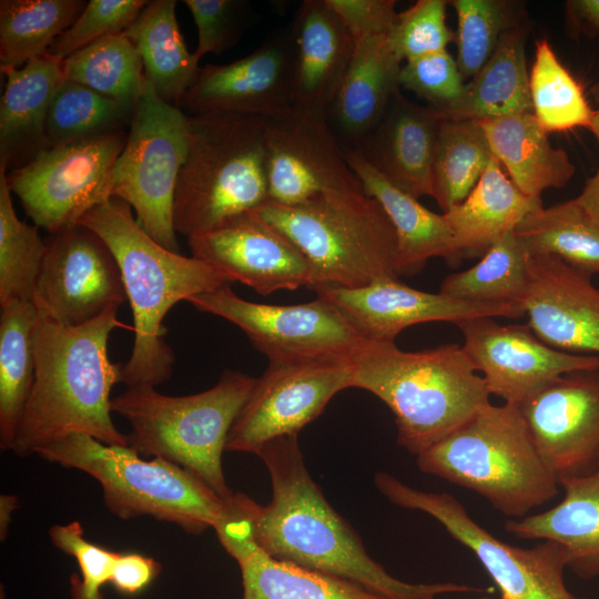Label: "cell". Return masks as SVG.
I'll return each instance as SVG.
<instances>
[{"mask_svg":"<svg viewBox=\"0 0 599 599\" xmlns=\"http://www.w3.org/2000/svg\"><path fill=\"white\" fill-rule=\"evenodd\" d=\"M78 224L98 234L112 251L132 309L134 344L122 366L121 383L128 388L162 384L171 377L175 359L165 341L167 312L181 301L231 282L206 262L156 243L120 199L95 205Z\"/></svg>","mask_w":599,"mask_h":599,"instance_id":"3","label":"cell"},{"mask_svg":"<svg viewBox=\"0 0 599 599\" xmlns=\"http://www.w3.org/2000/svg\"><path fill=\"white\" fill-rule=\"evenodd\" d=\"M529 258L511 231L496 241L478 263L445 277L439 293L465 302L522 306L530 284Z\"/></svg>","mask_w":599,"mask_h":599,"instance_id":"35","label":"cell"},{"mask_svg":"<svg viewBox=\"0 0 599 599\" xmlns=\"http://www.w3.org/2000/svg\"><path fill=\"white\" fill-rule=\"evenodd\" d=\"M591 95L596 103L593 116L589 131L596 136L599 144V82L591 88ZM576 201L587 211V213L599 222V167L597 173L590 177L576 197Z\"/></svg>","mask_w":599,"mask_h":599,"instance_id":"53","label":"cell"},{"mask_svg":"<svg viewBox=\"0 0 599 599\" xmlns=\"http://www.w3.org/2000/svg\"><path fill=\"white\" fill-rule=\"evenodd\" d=\"M402 62L387 35L355 41L353 57L326 113L344 149H357L377 126L399 92Z\"/></svg>","mask_w":599,"mask_h":599,"instance_id":"25","label":"cell"},{"mask_svg":"<svg viewBox=\"0 0 599 599\" xmlns=\"http://www.w3.org/2000/svg\"><path fill=\"white\" fill-rule=\"evenodd\" d=\"M37 454L97 479L105 506L121 519L151 516L201 534L213 527L222 506L223 498L194 473L159 457L144 460L130 446L71 434Z\"/></svg>","mask_w":599,"mask_h":599,"instance_id":"9","label":"cell"},{"mask_svg":"<svg viewBox=\"0 0 599 599\" xmlns=\"http://www.w3.org/2000/svg\"><path fill=\"white\" fill-rule=\"evenodd\" d=\"M39 311L32 301L1 305L0 446L11 450L35 373L34 328Z\"/></svg>","mask_w":599,"mask_h":599,"instance_id":"33","label":"cell"},{"mask_svg":"<svg viewBox=\"0 0 599 599\" xmlns=\"http://www.w3.org/2000/svg\"><path fill=\"white\" fill-rule=\"evenodd\" d=\"M19 502L17 496L1 495L0 497V539L3 541L7 537L8 528L12 519V514Z\"/></svg>","mask_w":599,"mask_h":599,"instance_id":"54","label":"cell"},{"mask_svg":"<svg viewBox=\"0 0 599 599\" xmlns=\"http://www.w3.org/2000/svg\"><path fill=\"white\" fill-rule=\"evenodd\" d=\"M32 302L50 319L80 326L128 301L110 247L77 224L50 234Z\"/></svg>","mask_w":599,"mask_h":599,"instance_id":"15","label":"cell"},{"mask_svg":"<svg viewBox=\"0 0 599 599\" xmlns=\"http://www.w3.org/2000/svg\"><path fill=\"white\" fill-rule=\"evenodd\" d=\"M479 599H491V598L488 596H484V597H480Z\"/></svg>","mask_w":599,"mask_h":599,"instance_id":"55","label":"cell"},{"mask_svg":"<svg viewBox=\"0 0 599 599\" xmlns=\"http://www.w3.org/2000/svg\"><path fill=\"white\" fill-rule=\"evenodd\" d=\"M529 90L532 113L546 132L589 129L593 109L581 85L560 62L550 43L544 39L536 42Z\"/></svg>","mask_w":599,"mask_h":599,"instance_id":"41","label":"cell"},{"mask_svg":"<svg viewBox=\"0 0 599 599\" xmlns=\"http://www.w3.org/2000/svg\"><path fill=\"white\" fill-rule=\"evenodd\" d=\"M145 0H90L78 19L51 44L48 53L64 60L111 33L125 31L145 7Z\"/></svg>","mask_w":599,"mask_h":599,"instance_id":"45","label":"cell"},{"mask_svg":"<svg viewBox=\"0 0 599 599\" xmlns=\"http://www.w3.org/2000/svg\"><path fill=\"white\" fill-rule=\"evenodd\" d=\"M49 536L58 549L74 557L79 565L81 577L71 576V599H103L101 588L110 582L119 552L88 541L79 521L55 525Z\"/></svg>","mask_w":599,"mask_h":599,"instance_id":"47","label":"cell"},{"mask_svg":"<svg viewBox=\"0 0 599 599\" xmlns=\"http://www.w3.org/2000/svg\"><path fill=\"white\" fill-rule=\"evenodd\" d=\"M45 250L38 226L17 216L6 171L0 169V305L32 301Z\"/></svg>","mask_w":599,"mask_h":599,"instance_id":"42","label":"cell"},{"mask_svg":"<svg viewBox=\"0 0 599 599\" xmlns=\"http://www.w3.org/2000/svg\"><path fill=\"white\" fill-rule=\"evenodd\" d=\"M352 361L268 362L229 432L225 450L257 455L272 440L298 436L338 392L352 387Z\"/></svg>","mask_w":599,"mask_h":599,"instance_id":"14","label":"cell"},{"mask_svg":"<svg viewBox=\"0 0 599 599\" xmlns=\"http://www.w3.org/2000/svg\"><path fill=\"white\" fill-rule=\"evenodd\" d=\"M197 29L193 52L200 61L207 53L234 47L254 21V11L244 0H184Z\"/></svg>","mask_w":599,"mask_h":599,"instance_id":"46","label":"cell"},{"mask_svg":"<svg viewBox=\"0 0 599 599\" xmlns=\"http://www.w3.org/2000/svg\"><path fill=\"white\" fill-rule=\"evenodd\" d=\"M418 468L485 498L512 519L558 494L559 483L517 405L491 403L417 455Z\"/></svg>","mask_w":599,"mask_h":599,"instance_id":"5","label":"cell"},{"mask_svg":"<svg viewBox=\"0 0 599 599\" xmlns=\"http://www.w3.org/2000/svg\"><path fill=\"white\" fill-rule=\"evenodd\" d=\"M251 213L305 257L312 275L309 290L355 288L398 278L394 227L363 186L324 193L297 206L266 202Z\"/></svg>","mask_w":599,"mask_h":599,"instance_id":"7","label":"cell"},{"mask_svg":"<svg viewBox=\"0 0 599 599\" xmlns=\"http://www.w3.org/2000/svg\"><path fill=\"white\" fill-rule=\"evenodd\" d=\"M529 30L528 16L506 30L493 55L465 83L458 99L443 110H435L438 116L481 121L532 112L526 61Z\"/></svg>","mask_w":599,"mask_h":599,"instance_id":"29","label":"cell"},{"mask_svg":"<svg viewBox=\"0 0 599 599\" xmlns=\"http://www.w3.org/2000/svg\"><path fill=\"white\" fill-rule=\"evenodd\" d=\"M266 174L267 202L283 206L362 187L326 118L294 108L267 120Z\"/></svg>","mask_w":599,"mask_h":599,"instance_id":"16","label":"cell"},{"mask_svg":"<svg viewBox=\"0 0 599 599\" xmlns=\"http://www.w3.org/2000/svg\"><path fill=\"white\" fill-rule=\"evenodd\" d=\"M256 378L226 369L204 392L167 396L155 387L128 388L112 397L111 410L132 427L129 446L139 455L176 464L200 477L221 498L232 490L222 468L229 432Z\"/></svg>","mask_w":599,"mask_h":599,"instance_id":"8","label":"cell"},{"mask_svg":"<svg viewBox=\"0 0 599 599\" xmlns=\"http://www.w3.org/2000/svg\"><path fill=\"white\" fill-rule=\"evenodd\" d=\"M518 407L558 483L599 470V369L565 374Z\"/></svg>","mask_w":599,"mask_h":599,"instance_id":"18","label":"cell"},{"mask_svg":"<svg viewBox=\"0 0 599 599\" xmlns=\"http://www.w3.org/2000/svg\"><path fill=\"white\" fill-rule=\"evenodd\" d=\"M238 566L242 599H379L349 581L272 558L263 549Z\"/></svg>","mask_w":599,"mask_h":599,"instance_id":"40","label":"cell"},{"mask_svg":"<svg viewBox=\"0 0 599 599\" xmlns=\"http://www.w3.org/2000/svg\"><path fill=\"white\" fill-rule=\"evenodd\" d=\"M529 271L522 306L536 336L559 351L599 355V288L591 275L552 255L530 256Z\"/></svg>","mask_w":599,"mask_h":599,"instance_id":"22","label":"cell"},{"mask_svg":"<svg viewBox=\"0 0 599 599\" xmlns=\"http://www.w3.org/2000/svg\"><path fill=\"white\" fill-rule=\"evenodd\" d=\"M197 311L236 325L268 362L352 361L367 342L327 300L273 305L246 301L230 284L191 297Z\"/></svg>","mask_w":599,"mask_h":599,"instance_id":"12","label":"cell"},{"mask_svg":"<svg viewBox=\"0 0 599 599\" xmlns=\"http://www.w3.org/2000/svg\"><path fill=\"white\" fill-rule=\"evenodd\" d=\"M457 16L454 42L464 80L471 79L495 52L502 34L527 16L521 2L507 0H451Z\"/></svg>","mask_w":599,"mask_h":599,"instance_id":"43","label":"cell"},{"mask_svg":"<svg viewBox=\"0 0 599 599\" xmlns=\"http://www.w3.org/2000/svg\"><path fill=\"white\" fill-rule=\"evenodd\" d=\"M345 155L365 193L380 204L394 227L398 277L418 273L434 257H441L453 266L461 261L444 213L428 210L418 199L393 185L359 151L345 149Z\"/></svg>","mask_w":599,"mask_h":599,"instance_id":"27","label":"cell"},{"mask_svg":"<svg viewBox=\"0 0 599 599\" xmlns=\"http://www.w3.org/2000/svg\"><path fill=\"white\" fill-rule=\"evenodd\" d=\"M128 138L125 130L47 148L10 171L7 182L34 225L58 233L77 225L92 207L110 199V179Z\"/></svg>","mask_w":599,"mask_h":599,"instance_id":"13","label":"cell"},{"mask_svg":"<svg viewBox=\"0 0 599 599\" xmlns=\"http://www.w3.org/2000/svg\"><path fill=\"white\" fill-rule=\"evenodd\" d=\"M266 118L189 115V150L174 200L176 233L213 231L268 201Z\"/></svg>","mask_w":599,"mask_h":599,"instance_id":"6","label":"cell"},{"mask_svg":"<svg viewBox=\"0 0 599 599\" xmlns=\"http://www.w3.org/2000/svg\"><path fill=\"white\" fill-rule=\"evenodd\" d=\"M262 506L243 493L223 498L213 524L219 541L237 564L261 550L256 538Z\"/></svg>","mask_w":599,"mask_h":599,"instance_id":"49","label":"cell"},{"mask_svg":"<svg viewBox=\"0 0 599 599\" xmlns=\"http://www.w3.org/2000/svg\"><path fill=\"white\" fill-rule=\"evenodd\" d=\"M564 498L550 509L508 519L505 529L520 539L554 541L566 565L582 579L599 577V470L561 480Z\"/></svg>","mask_w":599,"mask_h":599,"instance_id":"28","label":"cell"},{"mask_svg":"<svg viewBox=\"0 0 599 599\" xmlns=\"http://www.w3.org/2000/svg\"><path fill=\"white\" fill-rule=\"evenodd\" d=\"M374 480L392 504L429 515L468 548L494 581L500 599H583L565 585L566 557L558 544L509 545L483 528L448 493L423 491L385 471L377 473Z\"/></svg>","mask_w":599,"mask_h":599,"instance_id":"11","label":"cell"},{"mask_svg":"<svg viewBox=\"0 0 599 599\" xmlns=\"http://www.w3.org/2000/svg\"><path fill=\"white\" fill-rule=\"evenodd\" d=\"M257 456L270 474L272 499L262 506L256 538L272 558L349 581L379 599H436L483 591L455 582L409 583L389 575L313 481L298 436L272 440Z\"/></svg>","mask_w":599,"mask_h":599,"instance_id":"1","label":"cell"},{"mask_svg":"<svg viewBox=\"0 0 599 599\" xmlns=\"http://www.w3.org/2000/svg\"><path fill=\"white\" fill-rule=\"evenodd\" d=\"M192 256L261 295L309 288L311 268L300 251L280 232L251 212L187 238Z\"/></svg>","mask_w":599,"mask_h":599,"instance_id":"21","label":"cell"},{"mask_svg":"<svg viewBox=\"0 0 599 599\" xmlns=\"http://www.w3.org/2000/svg\"><path fill=\"white\" fill-rule=\"evenodd\" d=\"M445 0H418L398 12L387 34L388 42L402 61L447 50L455 32L446 24Z\"/></svg>","mask_w":599,"mask_h":599,"instance_id":"44","label":"cell"},{"mask_svg":"<svg viewBox=\"0 0 599 599\" xmlns=\"http://www.w3.org/2000/svg\"><path fill=\"white\" fill-rule=\"evenodd\" d=\"M134 105L64 79L53 97L48 113L45 124L48 148L123 131L130 125Z\"/></svg>","mask_w":599,"mask_h":599,"instance_id":"39","label":"cell"},{"mask_svg":"<svg viewBox=\"0 0 599 599\" xmlns=\"http://www.w3.org/2000/svg\"><path fill=\"white\" fill-rule=\"evenodd\" d=\"M331 302L368 342L395 343L407 327L427 322L458 324L476 317L525 316L512 303H473L413 288L398 278H382L355 287H318L314 291Z\"/></svg>","mask_w":599,"mask_h":599,"instance_id":"20","label":"cell"},{"mask_svg":"<svg viewBox=\"0 0 599 599\" xmlns=\"http://www.w3.org/2000/svg\"><path fill=\"white\" fill-rule=\"evenodd\" d=\"M64 79L135 104L146 78L139 51L123 32L108 34L63 60Z\"/></svg>","mask_w":599,"mask_h":599,"instance_id":"38","label":"cell"},{"mask_svg":"<svg viewBox=\"0 0 599 599\" xmlns=\"http://www.w3.org/2000/svg\"><path fill=\"white\" fill-rule=\"evenodd\" d=\"M294 45L293 108L326 118L354 53L355 40L326 0H305L290 26Z\"/></svg>","mask_w":599,"mask_h":599,"instance_id":"23","label":"cell"},{"mask_svg":"<svg viewBox=\"0 0 599 599\" xmlns=\"http://www.w3.org/2000/svg\"><path fill=\"white\" fill-rule=\"evenodd\" d=\"M291 28L277 30L250 54L201 67L180 109L187 115L234 113L272 119L293 109Z\"/></svg>","mask_w":599,"mask_h":599,"instance_id":"19","label":"cell"},{"mask_svg":"<svg viewBox=\"0 0 599 599\" xmlns=\"http://www.w3.org/2000/svg\"><path fill=\"white\" fill-rule=\"evenodd\" d=\"M565 6L568 30L573 37L599 32V0H569Z\"/></svg>","mask_w":599,"mask_h":599,"instance_id":"52","label":"cell"},{"mask_svg":"<svg viewBox=\"0 0 599 599\" xmlns=\"http://www.w3.org/2000/svg\"><path fill=\"white\" fill-rule=\"evenodd\" d=\"M515 234L529 256L552 255L585 273H599V222L576 201L541 207Z\"/></svg>","mask_w":599,"mask_h":599,"instance_id":"34","label":"cell"},{"mask_svg":"<svg viewBox=\"0 0 599 599\" xmlns=\"http://www.w3.org/2000/svg\"><path fill=\"white\" fill-rule=\"evenodd\" d=\"M189 150V115L161 100L146 80L110 179V197L128 203L142 230L179 252L173 200Z\"/></svg>","mask_w":599,"mask_h":599,"instance_id":"10","label":"cell"},{"mask_svg":"<svg viewBox=\"0 0 599 599\" xmlns=\"http://www.w3.org/2000/svg\"><path fill=\"white\" fill-rule=\"evenodd\" d=\"M175 0H151L124 31L139 51L156 95L180 108L201 69L179 29Z\"/></svg>","mask_w":599,"mask_h":599,"instance_id":"32","label":"cell"},{"mask_svg":"<svg viewBox=\"0 0 599 599\" xmlns=\"http://www.w3.org/2000/svg\"><path fill=\"white\" fill-rule=\"evenodd\" d=\"M352 365V387L388 406L397 444L416 456L490 403L481 375L458 344L407 352L367 341Z\"/></svg>","mask_w":599,"mask_h":599,"instance_id":"4","label":"cell"},{"mask_svg":"<svg viewBox=\"0 0 599 599\" xmlns=\"http://www.w3.org/2000/svg\"><path fill=\"white\" fill-rule=\"evenodd\" d=\"M461 345L480 373L490 395L519 406L556 378L572 372L599 369V355L554 348L526 325H502L494 317L457 324Z\"/></svg>","mask_w":599,"mask_h":599,"instance_id":"17","label":"cell"},{"mask_svg":"<svg viewBox=\"0 0 599 599\" xmlns=\"http://www.w3.org/2000/svg\"><path fill=\"white\" fill-rule=\"evenodd\" d=\"M399 84L426 100L435 110L454 103L465 85L457 61L447 50L405 61Z\"/></svg>","mask_w":599,"mask_h":599,"instance_id":"48","label":"cell"},{"mask_svg":"<svg viewBox=\"0 0 599 599\" xmlns=\"http://www.w3.org/2000/svg\"><path fill=\"white\" fill-rule=\"evenodd\" d=\"M441 119L400 91L370 134L355 149L393 185L415 199L433 197V161Z\"/></svg>","mask_w":599,"mask_h":599,"instance_id":"24","label":"cell"},{"mask_svg":"<svg viewBox=\"0 0 599 599\" xmlns=\"http://www.w3.org/2000/svg\"><path fill=\"white\" fill-rule=\"evenodd\" d=\"M85 6L83 0H1L0 68H20L48 53Z\"/></svg>","mask_w":599,"mask_h":599,"instance_id":"36","label":"cell"},{"mask_svg":"<svg viewBox=\"0 0 599 599\" xmlns=\"http://www.w3.org/2000/svg\"><path fill=\"white\" fill-rule=\"evenodd\" d=\"M541 207V199L520 192L494 158L468 196L444 215L463 260L483 256L496 241Z\"/></svg>","mask_w":599,"mask_h":599,"instance_id":"31","label":"cell"},{"mask_svg":"<svg viewBox=\"0 0 599 599\" xmlns=\"http://www.w3.org/2000/svg\"><path fill=\"white\" fill-rule=\"evenodd\" d=\"M355 41L387 35L397 13L395 0H326Z\"/></svg>","mask_w":599,"mask_h":599,"instance_id":"50","label":"cell"},{"mask_svg":"<svg viewBox=\"0 0 599 599\" xmlns=\"http://www.w3.org/2000/svg\"><path fill=\"white\" fill-rule=\"evenodd\" d=\"M494 158L525 195L564 187L576 167L564 149L554 148L532 112L478 121Z\"/></svg>","mask_w":599,"mask_h":599,"instance_id":"30","label":"cell"},{"mask_svg":"<svg viewBox=\"0 0 599 599\" xmlns=\"http://www.w3.org/2000/svg\"><path fill=\"white\" fill-rule=\"evenodd\" d=\"M111 308L80 326L59 324L39 312L34 328V382L22 413L12 451L37 454L71 434L108 445L129 446L111 418V389L121 382L123 364L112 363L108 341L128 327Z\"/></svg>","mask_w":599,"mask_h":599,"instance_id":"2","label":"cell"},{"mask_svg":"<svg viewBox=\"0 0 599 599\" xmlns=\"http://www.w3.org/2000/svg\"><path fill=\"white\" fill-rule=\"evenodd\" d=\"M493 159L478 121H440L433 161V197L443 212L468 196Z\"/></svg>","mask_w":599,"mask_h":599,"instance_id":"37","label":"cell"},{"mask_svg":"<svg viewBox=\"0 0 599 599\" xmlns=\"http://www.w3.org/2000/svg\"><path fill=\"white\" fill-rule=\"evenodd\" d=\"M63 60L49 53L6 75L0 102V169L6 173L32 161L48 148L45 124L53 97L64 80Z\"/></svg>","mask_w":599,"mask_h":599,"instance_id":"26","label":"cell"},{"mask_svg":"<svg viewBox=\"0 0 599 599\" xmlns=\"http://www.w3.org/2000/svg\"><path fill=\"white\" fill-rule=\"evenodd\" d=\"M161 565L140 554H119L110 582L123 595H135L159 575Z\"/></svg>","mask_w":599,"mask_h":599,"instance_id":"51","label":"cell"}]
</instances>
